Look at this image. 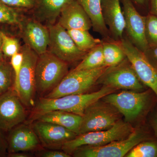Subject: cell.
Returning <instances> with one entry per match:
<instances>
[{
	"mask_svg": "<svg viewBox=\"0 0 157 157\" xmlns=\"http://www.w3.org/2000/svg\"><path fill=\"white\" fill-rule=\"evenodd\" d=\"M116 90L112 88L103 86L99 90L90 94L69 95L54 99L41 98L33 107V117L34 119L43 113L56 110L67 111L82 116L89 106Z\"/></svg>",
	"mask_w": 157,
	"mask_h": 157,
	"instance_id": "1",
	"label": "cell"
},
{
	"mask_svg": "<svg viewBox=\"0 0 157 157\" xmlns=\"http://www.w3.org/2000/svg\"><path fill=\"white\" fill-rule=\"evenodd\" d=\"M135 130L129 122L120 120L107 130L77 135L72 140L65 143L61 149L68 154L72 155L75 151L82 147L102 146L125 139Z\"/></svg>",
	"mask_w": 157,
	"mask_h": 157,
	"instance_id": "2",
	"label": "cell"
},
{
	"mask_svg": "<svg viewBox=\"0 0 157 157\" xmlns=\"http://www.w3.org/2000/svg\"><path fill=\"white\" fill-rule=\"evenodd\" d=\"M68 64L49 51L39 56L36 68L38 94L47 95L56 87L69 73Z\"/></svg>",
	"mask_w": 157,
	"mask_h": 157,
	"instance_id": "3",
	"label": "cell"
},
{
	"mask_svg": "<svg viewBox=\"0 0 157 157\" xmlns=\"http://www.w3.org/2000/svg\"><path fill=\"white\" fill-rule=\"evenodd\" d=\"M108 68L104 66L92 70H71L57 86L44 98L54 99L69 95L84 94L97 83Z\"/></svg>",
	"mask_w": 157,
	"mask_h": 157,
	"instance_id": "4",
	"label": "cell"
},
{
	"mask_svg": "<svg viewBox=\"0 0 157 157\" xmlns=\"http://www.w3.org/2000/svg\"><path fill=\"white\" fill-rule=\"evenodd\" d=\"M101 100L86 109L82 116L79 135L107 130L121 120V114L115 107Z\"/></svg>",
	"mask_w": 157,
	"mask_h": 157,
	"instance_id": "5",
	"label": "cell"
},
{
	"mask_svg": "<svg viewBox=\"0 0 157 157\" xmlns=\"http://www.w3.org/2000/svg\"><path fill=\"white\" fill-rule=\"evenodd\" d=\"M21 52L23 54V60L16 93L23 105L31 108L35 106L36 92V68L39 55L26 44L22 47Z\"/></svg>",
	"mask_w": 157,
	"mask_h": 157,
	"instance_id": "6",
	"label": "cell"
},
{
	"mask_svg": "<svg viewBox=\"0 0 157 157\" xmlns=\"http://www.w3.org/2000/svg\"><path fill=\"white\" fill-rule=\"evenodd\" d=\"M118 41L137 77L143 84L153 91L157 97V69L145 54L124 36Z\"/></svg>",
	"mask_w": 157,
	"mask_h": 157,
	"instance_id": "7",
	"label": "cell"
},
{
	"mask_svg": "<svg viewBox=\"0 0 157 157\" xmlns=\"http://www.w3.org/2000/svg\"><path fill=\"white\" fill-rule=\"evenodd\" d=\"M143 133L135 129L128 137L99 146L82 147L74 152L76 157H122L125 156L134 147L143 141Z\"/></svg>",
	"mask_w": 157,
	"mask_h": 157,
	"instance_id": "8",
	"label": "cell"
},
{
	"mask_svg": "<svg viewBox=\"0 0 157 157\" xmlns=\"http://www.w3.org/2000/svg\"><path fill=\"white\" fill-rule=\"evenodd\" d=\"M148 98L147 91L143 92L123 91L109 94L102 100L115 107L124 117L125 121L129 122L135 120L143 111Z\"/></svg>",
	"mask_w": 157,
	"mask_h": 157,
	"instance_id": "9",
	"label": "cell"
},
{
	"mask_svg": "<svg viewBox=\"0 0 157 157\" xmlns=\"http://www.w3.org/2000/svg\"><path fill=\"white\" fill-rule=\"evenodd\" d=\"M51 53L67 63L82 59L87 52L80 50L76 46L67 31L59 23L48 25Z\"/></svg>",
	"mask_w": 157,
	"mask_h": 157,
	"instance_id": "10",
	"label": "cell"
},
{
	"mask_svg": "<svg viewBox=\"0 0 157 157\" xmlns=\"http://www.w3.org/2000/svg\"><path fill=\"white\" fill-rule=\"evenodd\" d=\"M98 83L116 90L140 91L143 83L137 77L128 59L115 67H109L98 79Z\"/></svg>",
	"mask_w": 157,
	"mask_h": 157,
	"instance_id": "11",
	"label": "cell"
},
{
	"mask_svg": "<svg viewBox=\"0 0 157 157\" xmlns=\"http://www.w3.org/2000/svg\"><path fill=\"white\" fill-rule=\"evenodd\" d=\"M126 36L135 47L145 52L148 48L145 36V16L139 13L132 0H121Z\"/></svg>",
	"mask_w": 157,
	"mask_h": 157,
	"instance_id": "12",
	"label": "cell"
},
{
	"mask_svg": "<svg viewBox=\"0 0 157 157\" xmlns=\"http://www.w3.org/2000/svg\"><path fill=\"white\" fill-rule=\"evenodd\" d=\"M24 106L13 88L0 95V129L3 132H9L25 121Z\"/></svg>",
	"mask_w": 157,
	"mask_h": 157,
	"instance_id": "13",
	"label": "cell"
},
{
	"mask_svg": "<svg viewBox=\"0 0 157 157\" xmlns=\"http://www.w3.org/2000/svg\"><path fill=\"white\" fill-rule=\"evenodd\" d=\"M36 121L33 129L42 145L51 149L61 148L65 143L77 135L74 132L57 124Z\"/></svg>",
	"mask_w": 157,
	"mask_h": 157,
	"instance_id": "14",
	"label": "cell"
},
{
	"mask_svg": "<svg viewBox=\"0 0 157 157\" xmlns=\"http://www.w3.org/2000/svg\"><path fill=\"white\" fill-rule=\"evenodd\" d=\"M101 10L111 39L117 41L121 40L125 21L121 0H101Z\"/></svg>",
	"mask_w": 157,
	"mask_h": 157,
	"instance_id": "15",
	"label": "cell"
},
{
	"mask_svg": "<svg viewBox=\"0 0 157 157\" xmlns=\"http://www.w3.org/2000/svg\"><path fill=\"white\" fill-rule=\"evenodd\" d=\"M7 140L9 153L33 150L40 144V140L33 128L20 124L11 131Z\"/></svg>",
	"mask_w": 157,
	"mask_h": 157,
	"instance_id": "16",
	"label": "cell"
},
{
	"mask_svg": "<svg viewBox=\"0 0 157 157\" xmlns=\"http://www.w3.org/2000/svg\"><path fill=\"white\" fill-rule=\"evenodd\" d=\"M59 23L66 30H89L91 21L82 6L76 0L66 4L62 9Z\"/></svg>",
	"mask_w": 157,
	"mask_h": 157,
	"instance_id": "17",
	"label": "cell"
},
{
	"mask_svg": "<svg viewBox=\"0 0 157 157\" xmlns=\"http://www.w3.org/2000/svg\"><path fill=\"white\" fill-rule=\"evenodd\" d=\"M22 32L26 44L38 55L47 51L50 41L48 28L38 21L29 20L23 25Z\"/></svg>",
	"mask_w": 157,
	"mask_h": 157,
	"instance_id": "18",
	"label": "cell"
},
{
	"mask_svg": "<svg viewBox=\"0 0 157 157\" xmlns=\"http://www.w3.org/2000/svg\"><path fill=\"white\" fill-rule=\"evenodd\" d=\"M34 119L57 124L78 135L82 116L72 113L56 110L38 116Z\"/></svg>",
	"mask_w": 157,
	"mask_h": 157,
	"instance_id": "19",
	"label": "cell"
},
{
	"mask_svg": "<svg viewBox=\"0 0 157 157\" xmlns=\"http://www.w3.org/2000/svg\"><path fill=\"white\" fill-rule=\"evenodd\" d=\"M89 17L93 30L100 34L103 40L111 39L109 30L104 22L101 10V0H76Z\"/></svg>",
	"mask_w": 157,
	"mask_h": 157,
	"instance_id": "20",
	"label": "cell"
},
{
	"mask_svg": "<svg viewBox=\"0 0 157 157\" xmlns=\"http://www.w3.org/2000/svg\"><path fill=\"white\" fill-rule=\"evenodd\" d=\"M39 6L40 17L49 23L54 24L59 16L64 6L73 0H36Z\"/></svg>",
	"mask_w": 157,
	"mask_h": 157,
	"instance_id": "21",
	"label": "cell"
},
{
	"mask_svg": "<svg viewBox=\"0 0 157 157\" xmlns=\"http://www.w3.org/2000/svg\"><path fill=\"white\" fill-rule=\"evenodd\" d=\"M102 40L105 66L108 67H115L126 58L124 52L118 41L113 39Z\"/></svg>",
	"mask_w": 157,
	"mask_h": 157,
	"instance_id": "22",
	"label": "cell"
},
{
	"mask_svg": "<svg viewBox=\"0 0 157 157\" xmlns=\"http://www.w3.org/2000/svg\"><path fill=\"white\" fill-rule=\"evenodd\" d=\"M67 31L77 47L85 52H88L103 42V40L93 37L88 30L71 29Z\"/></svg>",
	"mask_w": 157,
	"mask_h": 157,
	"instance_id": "23",
	"label": "cell"
},
{
	"mask_svg": "<svg viewBox=\"0 0 157 157\" xmlns=\"http://www.w3.org/2000/svg\"><path fill=\"white\" fill-rule=\"evenodd\" d=\"M102 42L89 51L80 63L73 70H92L105 66Z\"/></svg>",
	"mask_w": 157,
	"mask_h": 157,
	"instance_id": "24",
	"label": "cell"
},
{
	"mask_svg": "<svg viewBox=\"0 0 157 157\" xmlns=\"http://www.w3.org/2000/svg\"><path fill=\"white\" fill-rule=\"evenodd\" d=\"M125 157H157V144L151 141H141L134 147Z\"/></svg>",
	"mask_w": 157,
	"mask_h": 157,
	"instance_id": "25",
	"label": "cell"
},
{
	"mask_svg": "<svg viewBox=\"0 0 157 157\" xmlns=\"http://www.w3.org/2000/svg\"><path fill=\"white\" fill-rule=\"evenodd\" d=\"M12 70L11 64L4 60L0 61V92H6L12 88Z\"/></svg>",
	"mask_w": 157,
	"mask_h": 157,
	"instance_id": "26",
	"label": "cell"
},
{
	"mask_svg": "<svg viewBox=\"0 0 157 157\" xmlns=\"http://www.w3.org/2000/svg\"><path fill=\"white\" fill-rule=\"evenodd\" d=\"M20 22L19 14L17 11L0 0V23L17 25Z\"/></svg>",
	"mask_w": 157,
	"mask_h": 157,
	"instance_id": "27",
	"label": "cell"
},
{
	"mask_svg": "<svg viewBox=\"0 0 157 157\" xmlns=\"http://www.w3.org/2000/svg\"><path fill=\"white\" fill-rule=\"evenodd\" d=\"M145 36L149 46L157 45V17L148 14L145 16Z\"/></svg>",
	"mask_w": 157,
	"mask_h": 157,
	"instance_id": "28",
	"label": "cell"
},
{
	"mask_svg": "<svg viewBox=\"0 0 157 157\" xmlns=\"http://www.w3.org/2000/svg\"><path fill=\"white\" fill-rule=\"evenodd\" d=\"M2 39V51L5 56L11 57L18 52L19 41L16 38L8 36L1 31Z\"/></svg>",
	"mask_w": 157,
	"mask_h": 157,
	"instance_id": "29",
	"label": "cell"
},
{
	"mask_svg": "<svg viewBox=\"0 0 157 157\" xmlns=\"http://www.w3.org/2000/svg\"><path fill=\"white\" fill-rule=\"evenodd\" d=\"M23 60V54L22 52H17L11 57V64L14 70L15 78L14 85V89L17 93L19 85V76L21 69L22 67Z\"/></svg>",
	"mask_w": 157,
	"mask_h": 157,
	"instance_id": "30",
	"label": "cell"
},
{
	"mask_svg": "<svg viewBox=\"0 0 157 157\" xmlns=\"http://www.w3.org/2000/svg\"><path fill=\"white\" fill-rule=\"evenodd\" d=\"M10 7L16 8H32L36 5V0H1Z\"/></svg>",
	"mask_w": 157,
	"mask_h": 157,
	"instance_id": "31",
	"label": "cell"
},
{
	"mask_svg": "<svg viewBox=\"0 0 157 157\" xmlns=\"http://www.w3.org/2000/svg\"><path fill=\"white\" fill-rule=\"evenodd\" d=\"M144 53L149 61L157 69V45L149 46Z\"/></svg>",
	"mask_w": 157,
	"mask_h": 157,
	"instance_id": "32",
	"label": "cell"
},
{
	"mask_svg": "<svg viewBox=\"0 0 157 157\" xmlns=\"http://www.w3.org/2000/svg\"><path fill=\"white\" fill-rule=\"evenodd\" d=\"M39 156L42 157H70L71 155L68 154L65 152L59 151H45L40 154Z\"/></svg>",
	"mask_w": 157,
	"mask_h": 157,
	"instance_id": "33",
	"label": "cell"
},
{
	"mask_svg": "<svg viewBox=\"0 0 157 157\" xmlns=\"http://www.w3.org/2000/svg\"><path fill=\"white\" fill-rule=\"evenodd\" d=\"M3 131L0 129V157L4 156L8 150V143Z\"/></svg>",
	"mask_w": 157,
	"mask_h": 157,
	"instance_id": "34",
	"label": "cell"
},
{
	"mask_svg": "<svg viewBox=\"0 0 157 157\" xmlns=\"http://www.w3.org/2000/svg\"><path fill=\"white\" fill-rule=\"evenodd\" d=\"M149 14L157 17V0H148Z\"/></svg>",
	"mask_w": 157,
	"mask_h": 157,
	"instance_id": "35",
	"label": "cell"
},
{
	"mask_svg": "<svg viewBox=\"0 0 157 157\" xmlns=\"http://www.w3.org/2000/svg\"><path fill=\"white\" fill-rule=\"evenodd\" d=\"M135 6L148 8V0H132Z\"/></svg>",
	"mask_w": 157,
	"mask_h": 157,
	"instance_id": "36",
	"label": "cell"
},
{
	"mask_svg": "<svg viewBox=\"0 0 157 157\" xmlns=\"http://www.w3.org/2000/svg\"><path fill=\"white\" fill-rule=\"evenodd\" d=\"M9 157H27L28 155L25 154L21 152H18L11 153H9Z\"/></svg>",
	"mask_w": 157,
	"mask_h": 157,
	"instance_id": "37",
	"label": "cell"
},
{
	"mask_svg": "<svg viewBox=\"0 0 157 157\" xmlns=\"http://www.w3.org/2000/svg\"><path fill=\"white\" fill-rule=\"evenodd\" d=\"M2 39L1 36V31H0V61L3 59V53L2 51Z\"/></svg>",
	"mask_w": 157,
	"mask_h": 157,
	"instance_id": "38",
	"label": "cell"
},
{
	"mask_svg": "<svg viewBox=\"0 0 157 157\" xmlns=\"http://www.w3.org/2000/svg\"><path fill=\"white\" fill-rule=\"evenodd\" d=\"M1 94H1V92H0V95H1Z\"/></svg>",
	"mask_w": 157,
	"mask_h": 157,
	"instance_id": "39",
	"label": "cell"
},
{
	"mask_svg": "<svg viewBox=\"0 0 157 157\" xmlns=\"http://www.w3.org/2000/svg\"></svg>",
	"mask_w": 157,
	"mask_h": 157,
	"instance_id": "40",
	"label": "cell"
}]
</instances>
